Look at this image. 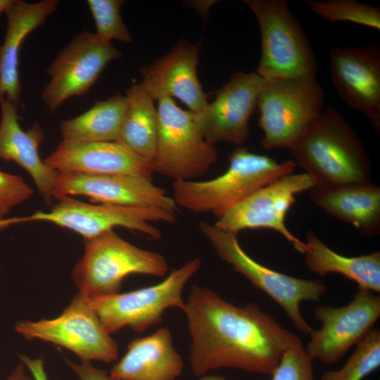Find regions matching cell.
I'll use <instances>...</instances> for the list:
<instances>
[{
  "mask_svg": "<svg viewBox=\"0 0 380 380\" xmlns=\"http://www.w3.org/2000/svg\"><path fill=\"white\" fill-rule=\"evenodd\" d=\"M260 31L256 72L265 80L316 76L318 63L302 25L285 0H245Z\"/></svg>",
  "mask_w": 380,
  "mask_h": 380,
  "instance_id": "cell-6",
  "label": "cell"
},
{
  "mask_svg": "<svg viewBox=\"0 0 380 380\" xmlns=\"http://www.w3.org/2000/svg\"><path fill=\"white\" fill-rule=\"evenodd\" d=\"M15 330L27 340L62 346L81 361L109 363L118 357V342L105 329L87 298L80 292L57 317L18 321Z\"/></svg>",
  "mask_w": 380,
  "mask_h": 380,
  "instance_id": "cell-10",
  "label": "cell"
},
{
  "mask_svg": "<svg viewBox=\"0 0 380 380\" xmlns=\"http://www.w3.org/2000/svg\"><path fill=\"white\" fill-rule=\"evenodd\" d=\"M330 77L342 100L380 133V46H338L329 53Z\"/></svg>",
  "mask_w": 380,
  "mask_h": 380,
  "instance_id": "cell-15",
  "label": "cell"
},
{
  "mask_svg": "<svg viewBox=\"0 0 380 380\" xmlns=\"http://www.w3.org/2000/svg\"><path fill=\"white\" fill-rule=\"evenodd\" d=\"M199 229L221 260L279 304L300 332L310 335L313 329L303 317L300 305L303 301H318L327 293L322 281L296 278L264 266L243 250L237 234L215 224L202 221Z\"/></svg>",
  "mask_w": 380,
  "mask_h": 380,
  "instance_id": "cell-7",
  "label": "cell"
},
{
  "mask_svg": "<svg viewBox=\"0 0 380 380\" xmlns=\"http://www.w3.org/2000/svg\"><path fill=\"white\" fill-rule=\"evenodd\" d=\"M296 165L316 186L371 182L367 152L354 129L336 109L327 107L289 148Z\"/></svg>",
  "mask_w": 380,
  "mask_h": 380,
  "instance_id": "cell-2",
  "label": "cell"
},
{
  "mask_svg": "<svg viewBox=\"0 0 380 380\" xmlns=\"http://www.w3.org/2000/svg\"><path fill=\"white\" fill-rule=\"evenodd\" d=\"M304 255L306 267L320 277L338 273L355 281L359 289L380 292V252L348 257L338 254L309 231L306 241L296 248Z\"/></svg>",
  "mask_w": 380,
  "mask_h": 380,
  "instance_id": "cell-24",
  "label": "cell"
},
{
  "mask_svg": "<svg viewBox=\"0 0 380 380\" xmlns=\"http://www.w3.org/2000/svg\"><path fill=\"white\" fill-rule=\"evenodd\" d=\"M80 195L101 204L154 207L175 213L177 204L152 179L132 175L58 173L54 198Z\"/></svg>",
  "mask_w": 380,
  "mask_h": 380,
  "instance_id": "cell-17",
  "label": "cell"
},
{
  "mask_svg": "<svg viewBox=\"0 0 380 380\" xmlns=\"http://www.w3.org/2000/svg\"><path fill=\"white\" fill-rule=\"evenodd\" d=\"M323 104L324 91L316 76L264 79L257 99L262 146L291 148L321 114Z\"/></svg>",
  "mask_w": 380,
  "mask_h": 380,
  "instance_id": "cell-5",
  "label": "cell"
},
{
  "mask_svg": "<svg viewBox=\"0 0 380 380\" xmlns=\"http://www.w3.org/2000/svg\"><path fill=\"white\" fill-rule=\"evenodd\" d=\"M309 9L331 23L348 22L380 30V8L355 0H306Z\"/></svg>",
  "mask_w": 380,
  "mask_h": 380,
  "instance_id": "cell-27",
  "label": "cell"
},
{
  "mask_svg": "<svg viewBox=\"0 0 380 380\" xmlns=\"http://www.w3.org/2000/svg\"><path fill=\"white\" fill-rule=\"evenodd\" d=\"M125 96L127 110L115 141L152 163L158 132V113L154 100L140 83L128 88Z\"/></svg>",
  "mask_w": 380,
  "mask_h": 380,
  "instance_id": "cell-25",
  "label": "cell"
},
{
  "mask_svg": "<svg viewBox=\"0 0 380 380\" xmlns=\"http://www.w3.org/2000/svg\"><path fill=\"white\" fill-rule=\"evenodd\" d=\"M264 79L256 72H235L215 92V100L194 119L205 140L215 144L224 141L236 145L248 139L249 119L257 106Z\"/></svg>",
  "mask_w": 380,
  "mask_h": 380,
  "instance_id": "cell-16",
  "label": "cell"
},
{
  "mask_svg": "<svg viewBox=\"0 0 380 380\" xmlns=\"http://www.w3.org/2000/svg\"><path fill=\"white\" fill-rule=\"evenodd\" d=\"M227 170L205 181L173 182L177 205L196 213H211L217 219L266 184L291 174L293 160L278 163L265 155L238 147L230 155Z\"/></svg>",
  "mask_w": 380,
  "mask_h": 380,
  "instance_id": "cell-3",
  "label": "cell"
},
{
  "mask_svg": "<svg viewBox=\"0 0 380 380\" xmlns=\"http://www.w3.org/2000/svg\"><path fill=\"white\" fill-rule=\"evenodd\" d=\"M84 243V254L71 276L78 292L87 298L120 293L124 279L130 274L163 277L168 270L163 255L130 243L113 229Z\"/></svg>",
  "mask_w": 380,
  "mask_h": 380,
  "instance_id": "cell-4",
  "label": "cell"
},
{
  "mask_svg": "<svg viewBox=\"0 0 380 380\" xmlns=\"http://www.w3.org/2000/svg\"><path fill=\"white\" fill-rule=\"evenodd\" d=\"M0 159L15 162L26 170L45 203L50 205L58 172L39 156V147L44 137L42 127L35 122L23 131L18 122V106L6 99L0 101Z\"/></svg>",
  "mask_w": 380,
  "mask_h": 380,
  "instance_id": "cell-20",
  "label": "cell"
},
{
  "mask_svg": "<svg viewBox=\"0 0 380 380\" xmlns=\"http://www.w3.org/2000/svg\"><path fill=\"white\" fill-rule=\"evenodd\" d=\"M18 356L34 380H49L43 356L37 358H32L24 354H18Z\"/></svg>",
  "mask_w": 380,
  "mask_h": 380,
  "instance_id": "cell-33",
  "label": "cell"
},
{
  "mask_svg": "<svg viewBox=\"0 0 380 380\" xmlns=\"http://www.w3.org/2000/svg\"><path fill=\"white\" fill-rule=\"evenodd\" d=\"M157 113L153 171L174 182L194 180L204 175L216 162L217 151L205 140L194 113L169 97L158 100Z\"/></svg>",
  "mask_w": 380,
  "mask_h": 380,
  "instance_id": "cell-9",
  "label": "cell"
},
{
  "mask_svg": "<svg viewBox=\"0 0 380 380\" xmlns=\"http://www.w3.org/2000/svg\"><path fill=\"white\" fill-rule=\"evenodd\" d=\"M199 380H226V379L221 375H209L206 374L200 377Z\"/></svg>",
  "mask_w": 380,
  "mask_h": 380,
  "instance_id": "cell-36",
  "label": "cell"
},
{
  "mask_svg": "<svg viewBox=\"0 0 380 380\" xmlns=\"http://www.w3.org/2000/svg\"><path fill=\"white\" fill-rule=\"evenodd\" d=\"M49 212L37 211L27 217L28 222L46 221L93 239L115 227H123L141 233L152 239H160L161 232L151 223H173L175 213L154 207L94 205L70 196L63 197Z\"/></svg>",
  "mask_w": 380,
  "mask_h": 380,
  "instance_id": "cell-11",
  "label": "cell"
},
{
  "mask_svg": "<svg viewBox=\"0 0 380 380\" xmlns=\"http://www.w3.org/2000/svg\"><path fill=\"white\" fill-rule=\"evenodd\" d=\"M312 362L299 338L283 353L272 380H315Z\"/></svg>",
  "mask_w": 380,
  "mask_h": 380,
  "instance_id": "cell-30",
  "label": "cell"
},
{
  "mask_svg": "<svg viewBox=\"0 0 380 380\" xmlns=\"http://www.w3.org/2000/svg\"><path fill=\"white\" fill-rule=\"evenodd\" d=\"M6 380H34V379L26 374L25 367L20 362L13 369Z\"/></svg>",
  "mask_w": 380,
  "mask_h": 380,
  "instance_id": "cell-34",
  "label": "cell"
},
{
  "mask_svg": "<svg viewBox=\"0 0 380 380\" xmlns=\"http://www.w3.org/2000/svg\"><path fill=\"white\" fill-rule=\"evenodd\" d=\"M121 56L111 42L94 32H79L47 68L50 80L42 91V101L53 113L68 99L86 94L107 64Z\"/></svg>",
  "mask_w": 380,
  "mask_h": 380,
  "instance_id": "cell-12",
  "label": "cell"
},
{
  "mask_svg": "<svg viewBox=\"0 0 380 380\" xmlns=\"http://www.w3.org/2000/svg\"><path fill=\"white\" fill-rule=\"evenodd\" d=\"M191 337L194 375L234 368L272 374L283 353L298 336L255 302L237 306L207 286H192L183 310Z\"/></svg>",
  "mask_w": 380,
  "mask_h": 380,
  "instance_id": "cell-1",
  "label": "cell"
},
{
  "mask_svg": "<svg viewBox=\"0 0 380 380\" xmlns=\"http://www.w3.org/2000/svg\"><path fill=\"white\" fill-rule=\"evenodd\" d=\"M58 173L132 175L151 179V162L117 141L71 143L62 141L44 160Z\"/></svg>",
  "mask_w": 380,
  "mask_h": 380,
  "instance_id": "cell-19",
  "label": "cell"
},
{
  "mask_svg": "<svg viewBox=\"0 0 380 380\" xmlns=\"http://www.w3.org/2000/svg\"><path fill=\"white\" fill-rule=\"evenodd\" d=\"M201 266V259L195 258L172 271L157 284L87 299L110 334L125 327L142 332L161 322L167 309L177 308L184 310L183 289Z\"/></svg>",
  "mask_w": 380,
  "mask_h": 380,
  "instance_id": "cell-8",
  "label": "cell"
},
{
  "mask_svg": "<svg viewBox=\"0 0 380 380\" xmlns=\"http://www.w3.org/2000/svg\"><path fill=\"white\" fill-rule=\"evenodd\" d=\"M380 366V331L373 328L357 345L345 365L325 372L320 380H362Z\"/></svg>",
  "mask_w": 380,
  "mask_h": 380,
  "instance_id": "cell-28",
  "label": "cell"
},
{
  "mask_svg": "<svg viewBox=\"0 0 380 380\" xmlns=\"http://www.w3.org/2000/svg\"><path fill=\"white\" fill-rule=\"evenodd\" d=\"M13 0H0V15L6 11Z\"/></svg>",
  "mask_w": 380,
  "mask_h": 380,
  "instance_id": "cell-37",
  "label": "cell"
},
{
  "mask_svg": "<svg viewBox=\"0 0 380 380\" xmlns=\"http://www.w3.org/2000/svg\"><path fill=\"white\" fill-rule=\"evenodd\" d=\"M200 46L201 42L181 41L167 54L140 70V84L153 100L175 97L194 113L205 108L207 96L197 75Z\"/></svg>",
  "mask_w": 380,
  "mask_h": 380,
  "instance_id": "cell-18",
  "label": "cell"
},
{
  "mask_svg": "<svg viewBox=\"0 0 380 380\" xmlns=\"http://www.w3.org/2000/svg\"><path fill=\"white\" fill-rule=\"evenodd\" d=\"M32 195V187L22 177L0 170V220Z\"/></svg>",
  "mask_w": 380,
  "mask_h": 380,
  "instance_id": "cell-31",
  "label": "cell"
},
{
  "mask_svg": "<svg viewBox=\"0 0 380 380\" xmlns=\"http://www.w3.org/2000/svg\"><path fill=\"white\" fill-rule=\"evenodd\" d=\"M124 3L122 0L87 1L95 23L94 34L99 38L109 42L112 40L125 43L132 42L120 14V8Z\"/></svg>",
  "mask_w": 380,
  "mask_h": 380,
  "instance_id": "cell-29",
  "label": "cell"
},
{
  "mask_svg": "<svg viewBox=\"0 0 380 380\" xmlns=\"http://www.w3.org/2000/svg\"><path fill=\"white\" fill-rule=\"evenodd\" d=\"M22 222H27L26 217L4 218L0 220V231L10 226Z\"/></svg>",
  "mask_w": 380,
  "mask_h": 380,
  "instance_id": "cell-35",
  "label": "cell"
},
{
  "mask_svg": "<svg viewBox=\"0 0 380 380\" xmlns=\"http://www.w3.org/2000/svg\"><path fill=\"white\" fill-rule=\"evenodd\" d=\"M310 198L326 213L353 226L361 235H379L380 188L371 182L315 186Z\"/></svg>",
  "mask_w": 380,
  "mask_h": 380,
  "instance_id": "cell-23",
  "label": "cell"
},
{
  "mask_svg": "<svg viewBox=\"0 0 380 380\" xmlns=\"http://www.w3.org/2000/svg\"><path fill=\"white\" fill-rule=\"evenodd\" d=\"M65 360L80 380H114L106 371L94 367L91 362L81 361L77 363L67 357Z\"/></svg>",
  "mask_w": 380,
  "mask_h": 380,
  "instance_id": "cell-32",
  "label": "cell"
},
{
  "mask_svg": "<svg viewBox=\"0 0 380 380\" xmlns=\"http://www.w3.org/2000/svg\"><path fill=\"white\" fill-rule=\"evenodd\" d=\"M314 315L322 327L310 334L306 351L313 360L336 363L373 329L380 317V297L359 289L347 305H319Z\"/></svg>",
  "mask_w": 380,
  "mask_h": 380,
  "instance_id": "cell-13",
  "label": "cell"
},
{
  "mask_svg": "<svg viewBox=\"0 0 380 380\" xmlns=\"http://www.w3.org/2000/svg\"><path fill=\"white\" fill-rule=\"evenodd\" d=\"M170 330L161 327L132 340L109 374L114 380H175L183 371Z\"/></svg>",
  "mask_w": 380,
  "mask_h": 380,
  "instance_id": "cell-22",
  "label": "cell"
},
{
  "mask_svg": "<svg viewBox=\"0 0 380 380\" xmlns=\"http://www.w3.org/2000/svg\"><path fill=\"white\" fill-rule=\"evenodd\" d=\"M58 1L28 3L13 0L4 12L7 27L0 45V101L4 99L18 106L22 86L19 78V53L27 36L42 26L56 11Z\"/></svg>",
  "mask_w": 380,
  "mask_h": 380,
  "instance_id": "cell-21",
  "label": "cell"
},
{
  "mask_svg": "<svg viewBox=\"0 0 380 380\" xmlns=\"http://www.w3.org/2000/svg\"><path fill=\"white\" fill-rule=\"evenodd\" d=\"M316 186L308 174L284 175L260 188L237 203L215 224L218 228L237 234L244 229H273L297 248L302 241L286 227V215L295 202L296 195Z\"/></svg>",
  "mask_w": 380,
  "mask_h": 380,
  "instance_id": "cell-14",
  "label": "cell"
},
{
  "mask_svg": "<svg viewBox=\"0 0 380 380\" xmlns=\"http://www.w3.org/2000/svg\"><path fill=\"white\" fill-rule=\"evenodd\" d=\"M125 96L116 94L105 101H97L82 114L61 121L63 141L91 143L115 141L127 110Z\"/></svg>",
  "mask_w": 380,
  "mask_h": 380,
  "instance_id": "cell-26",
  "label": "cell"
}]
</instances>
